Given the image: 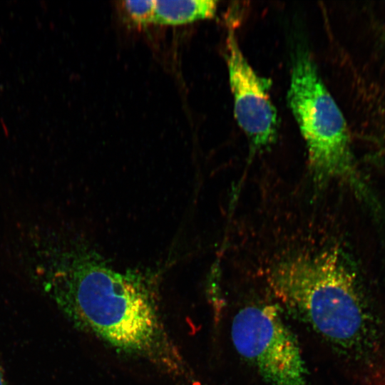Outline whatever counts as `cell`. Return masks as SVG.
<instances>
[{"label":"cell","instance_id":"cell-8","mask_svg":"<svg viewBox=\"0 0 385 385\" xmlns=\"http://www.w3.org/2000/svg\"><path fill=\"white\" fill-rule=\"evenodd\" d=\"M0 385H6V381L4 376V372L0 366Z\"/></svg>","mask_w":385,"mask_h":385},{"label":"cell","instance_id":"cell-4","mask_svg":"<svg viewBox=\"0 0 385 385\" xmlns=\"http://www.w3.org/2000/svg\"><path fill=\"white\" fill-rule=\"evenodd\" d=\"M231 338L238 354L270 385H306L299 343L275 307L249 305L239 310Z\"/></svg>","mask_w":385,"mask_h":385},{"label":"cell","instance_id":"cell-7","mask_svg":"<svg viewBox=\"0 0 385 385\" xmlns=\"http://www.w3.org/2000/svg\"><path fill=\"white\" fill-rule=\"evenodd\" d=\"M156 1L144 0L123 1V6L131 20L137 24L153 22Z\"/></svg>","mask_w":385,"mask_h":385},{"label":"cell","instance_id":"cell-2","mask_svg":"<svg viewBox=\"0 0 385 385\" xmlns=\"http://www.w3.org/2000/svg\"><path fill=\"white\" fill-rule=\"evenodd\" d=\"M46 290L75 324L115 346L142 349L155 335V315L142 277L116 271L91 251L63 257Z\"/></svg>","mask_w":385,"mask_h":385},{"label":"cell","instance_id":"cell-3","mask_svg":"<svg viewBox=\"0 0 385 385\" xmlns=\"http://www.w3.org/2000/svg\"><path fill=\"white\" fill-rule=\"evenodd\" d=\"M287 99L306 144L314 181L324 185L341 179L354 184L356 171L345 118L303 44L297 45L292 54Z\"/></svg>","mask_w":385,"mask_h":385},{"label":"cell","instance_id":"cell-1","mask_svg":"<svg viewBox=\"0 0 385 385\" xmlns=\"http://www.w3.org/2000/svg\"><path fill=\"white\" fill-rule=\"evenodd\" d=\"M267 282L286 308L360 366H378L384 350L379 314L337 249L285 259Z\"/></svg>","mask_w":385,"mask_h":385},{"label":"cell","instance_id":"cell-6","mask_svg":"<svg viewBox=\"0 0 385 385\" xmlns=\"http://www.w3.org/2000/svg\"><path fill=\"white\" fill-rule=\"evenodd\" d=\"M217 4L213 0L156 1L153 22L178 24L212 18L216 12Z\"/></svg>","mask_w":385,"mask_h":385},{"label":"cell","instance_id":"cell-5","mask_svg":"<svg viewBox=\"0 0 385 385\" xmlns=\"http://www.w3.org/2000/svg\"><path fill=\"white\" fill-rule=\"evenodd\" d=\"M226 60L235 118L255 151L270 147L278 132L270 81L257 74L244 56L232 29L226 40Z\"/></svg>","mask_w":385,"mask_h":385}]
</instances>
